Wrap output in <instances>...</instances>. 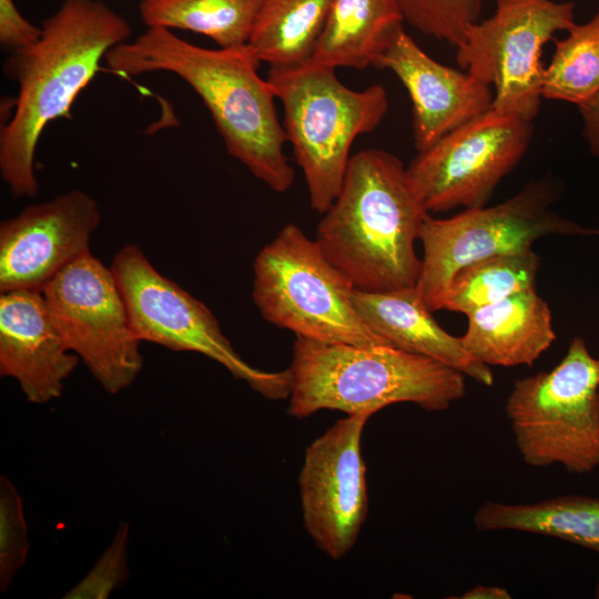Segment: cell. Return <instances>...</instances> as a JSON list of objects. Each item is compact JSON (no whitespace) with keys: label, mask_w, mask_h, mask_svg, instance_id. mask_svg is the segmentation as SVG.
<instances>
[{"label":"cell","mask_w":599,"mask_h":599,"mask_svg":"<svg viewBox=\"0 0 599 599\" xmlns=\"http://www.w3.org/2000/svg\"><path fill=\"white\" fill-rule=\"evenodd\" d=\"M460 342L487 366H531L556 339L551 311L535 287L467 315Z\"/></svg>","instance_id":"ac0fdd59"},{"label":"cell","mask_w":599,"mask_h":599,"mask_svg":"<svg viewBox=\"0 0 599 599\" xmlns=\"http://www.w3.org/2000/svg\"><path fill=\"white\" fill-rule=\"evenodd\" d=\"M370 417L346 415L305 450L298 475L304 527L333 560L355 546L368 512L363 430Z\"/></svg>","instance_id":"4fadbf2b"},{"label":"cell","mask_w":599,"mask_h":599,"mask_svg":"<svg viewBox=\"0 0 599 599\" xmlns=\"http://www.w3.org/2000/svg\"><path fill=\"white\" fill-rule=\"evenodd\" d=\"M479 531L515 530L572 542L599 554V498L566 495L534 504L485 501L474 515Z\"/></svg>","instance_id":"ffe728a7"},{"label":"cell","mask_w":599,"mask_h":599,"mask_svg":"<svg viewBox=\"0 0 599 599\" xmlns=\"http://www.w3.org/2000/svg\"><path fill=\"white\" fill-rule=\"evenodd\" d=\"M573 2L496 0L494 13L468 27L456 62L494 88L493 109L534 121L542 98L544 45L575 26Z\"/></svg>","instance_id":"30bf717a"},{"label":"cell","mask_w":599,"mask_h":599,"mask_svg":"<svg viewBox=\"0 0 599 599\" xmlns=\"http://www.w3.org/2000/svg\"><path fill=\"white\" fill-rule=\"evenodd\" d=\"M578 109L582 120V136L591 154L599 158V94Z\"/></svg>","instance_id":"f1b7e54d"},{"label":"cell","mask_w":599,"mask_h":599,"mask_svg":"<svg viewBox=\"0 0 599 599\" xmlns=\"http://www.w3.org/2000/svg\"><path fill=\"white\" fill-rule=\"evenodd\" d=\"M404 22L423 34L457 47L479 21L481 0H396Z\"/></svg>","instance_id":"d4e9b609"},{"label":"cell","mask_w":599,"mask_h":599,"mask_svg":"<svg viewBox=\"0 0 599 599\" xmlns=\"http://www.w3.org/2000/svg\"><path fill=\"white\" fill-rule=\"evenodd\" d=\"M41 27L28 21L13 0H0V43L11 52L28 48L41 37Z\"/></svg>","instance_id":"83f0119b"},{"label":"cell","mask_w":599,"mask_h":599,"mask_svg":"<svg viewBox=\"0 0 599 599\" xmlns=\"http://www.w3.org/2000/svg\"><path fill=\"white\" fill-rule=\"evenodd\" d=\"M403 23L396 0H332L309 62L334 69L373 67Z\"/></svg>","instance_id":"d6986e66"},{"label":"cell","mask_w":599,"mask_h":599,"mask_svg":"<svg viewBox=\"0 0 599 599\" xmlns=\"http://www.w3.org/2000/svg\"><path fill=\"white\" fill-rule=\"evenodd\" d=\"M262 0H141L148 28L187 30L212 39L220 48L247 43Z\"/></svg>","instance_id":"7402d4cb"},{"label":"cell","mask_w":599,"mask_h":599,"mask_svg":"<svg viewBox=\"0 0 599 599\" xmlns=\"http://www.w3.org/2000/svg\"><path fill=\"white\" fill-rule=\"evenodd\" d=\"M101 212L78 189L28 205L0 223V293L39 291L67 265L90 252Z\"/></svg>","instance_id":"5bb4252c"},{"label":"cell","mask_w":599,"mask_h":599,"mask_svg":"<svg viewBox=\"0 0 599 599\" xmlns=\"http://www.w3.org/2000/svg\"><path fill=\"white\" fill-rule=\"evenodd\" d=\"M0 294V375L13 378L31 403L59 398L80 358L67 346L42 292Z\"/></svg>","instance_id":"2e32d148"},{"label":"cell","mask_w":599,"mask_h":599,"mask_svg":"<svg viewBox=\"0 0 599 599\" xmlns=\"http://www.w3.org/2000/svg\"><path fill=\"white\" fill-rule=\"evenodd\" d=\"M555 41L551 60L542 73V98L578 108L599 94V10L582 24Z\"/></svg>","instance_id":"cb8c5ba5"},{"label":"cell","mask_w":599,"mask_h":599,"mask_svg":"<svg viewBox=\"0 0 599 599\" xmlns=\"http://www.w3.org/2000/svg\"><path fill=\"white\" fill-rule=\"evenodd\" d=\"M595 597L599 599V578H598V581H597L596 588H595Z\"/></svg>","instance_id":"4dcf8cb0"},{"label":"cell","mask_w":599,"mask_h":599,"mask_svg":"<svg viewBox=\"0 0 599 599\" xmlns=\"http://www.w3.org/2000/svg\"><path fill=\"white\" fill-rule=\"evenodd\" d=\"M459 599H510L511 596L506 588L499 586L477 585L461 596Z\"/></svg>","instance_id":"f546056e"},{"label":"cell","mask_w":599,"mask_h":599,"mask_svg":"<svg viewBox=\"0 0 599 599\" xmlns=\"http://www.w3.org/2000/svg\"><path fill=\"white\" fill-rule=\"evenodd\" d=\"M67 346L109 394L128 388L143 367L141 341L110 268L91 251L61 270L42 290Z\"/></svg>","instance_id":"8fae6325"},{"label":"cell","mask_w":599,"mask_h":599,"mask_svg":"<svg viewBox=\"0 0 599 599\" xmlns=\"http://www.w3.org/2000/svg\"><path fill=\"white\" fill-rule=\"evenodd\" d=\"M110 268L123 296L131 327L141 342L175 352L200 353L262 396L288 398L290 369L266 372L248 365L234 351L211 309L162 275L139 246H123Z\"/></svg>","instance_id":"9c48e42d"},{"label":"cell","mask_w":599,"mask_h":599,"mask_svg":"<svg viewBox=\"0 0 599 599\" xmlns=\"http://www.w3.org/2000/svg\"><path fill=\"white\" fill-rule=\"evenodd\" d=\"M540 257L530 248L471 263L451 278L440 309L463 313L496 303L517 292L534 287Z\"/></svg>","instance_id":"603a6c76"},{"label":"cell","mask_w":599,"mask_h":599,"mask_svg":"<svg viewBox=\"0 0 599 599\" xmlns=\"http://www.w3.org/2000/svg\"><path fill=\"white\" fill-rule=\"evenodd\" d=\"M41 30L35 43L11 52L2 65L18 84L14 111L0 130V175L14 197L37 195L34 156L44 128L70 119L100 61L132 34L128 20L101 0H64Z\"/></svg>","instance_id":"7a4b0ae2"},{"label":"cell","mask_w":599,"mask_h":599,"mask_svg":"<svg viewBox=\"0 0 599 599\" xmlns=\"http://www.w3.org/2000/svg\"><path fill=\"white\" fill-rule=\"evenodd\" d=\"M353 303L363 322L392 345L439 361L484 386H493L490 367L473 357L459 337L436 322L415 286L377 293L354 290Z\"/></svg>","instance_id":"e0dca14e"},{"label":"cell","mask_w":599,"mask_h":599,"mask_svg":"<svg viewBox=\"0 0 599 599\" xmlns=\"http://www.w3.org/2000/svg\"><path fill=\"white\" fill-rule=\"evenodd\" d=\"M29 549L21 498L6 477L0 489V586L6 590L23 566Z\"/></svg>","instance_id":"484cf974"},{"label":"cell","mask_w":599,"mask_h":599,"mask_svg":"<svg viewBox=\"0 0 599 599\" xmlns=\"http://www.w3.org/2000/svg\"><path fill=\"white\" fill-rule=\"evenodd\" d=\"M104 59L120 75L164 71L184 80L210 111L227 153L271 190L291 189L295 174L284 153L287 138L276 97L267 79L258 75L261 61L247 43L206 49L170 29L148 28L112 48Z\"/></svg>","instance_id":"6da1fadb"},{"label":"cell","mask_w":599,"mask_h":599,"mask_svg":"<svg viewBox=\"0 0 599 599\" xmlns=\"http://www.w3.org/2000/svg\"><path fill=\"white\" fill-rule=\"evenodd\" d=\"M288 414L322 409L366 415L397 403L443 412L466 394L461 372L390 344L357 346L296 336L290 366Z\"/></svg>","instance_id":"277c9868"},{"label":"cell","mask_w":599,"mask_h":599,"mask_svg":"<svg viewBox=\"0 0 599 599\" xmlns=\"http://www.w3.org/2000/svg\"><path fill=\"white\" fill-rule=\"evenodd\" d=\"M532 136V121L491 108L417 152L407 177L428 213L484 206Z\"/></svg>","instance_id":"7c38bea8"},{"label":"cell","mask_w":599,"mask_h":599,"mask_svg":"<svg viewBox=\"0 0 599 599\" xmlns=\"http://www.w3.org/2000/svg\"><path fill=\"white\" fill-rule=\"evenodd\" d=\"M332 0H262L247 44L273 68L311 60Z\"/></svg>","instance_id":"44dd1931"},{"label":"cell","mask_w":599,"mask_h":599,"mask_svg":"<svg viewBox=\"0 0 599 599\" xmlns=\"http://www.w3.org/2000/svg\"><path fill=\"white\" fill-rule=\"evenodd\" d=\"M505 413L527 465L573 474L599 466V359L582 338L551 370L515 380Z\"/></svg>","instance_id":"52a82bcc"},{"label":"cell","mask_w":599,"mask_h":599,"mask_svg":"<svg viewBox=\"0 0 599 599\" xmlns=\"http://www.w3.org/2000/svg\"><path fill=\"white\" fill-rule=\"evenodd\" d=\"M374 68L390 70L413 105V139L417 152L493 108V88L466 71L428 55L399 26Z\"/></svg>","instance_id":"9a60e30c"},{"label":"cell","mask_w":599,"mask_h":599,"mask_svg":"<svg viewBox=\"0 0 599 599\" xmlns=\"http://www.w3.org/2000/svg\"><path fill=\"white\" fill-rule=\"evenodd\" d=\"M253 273V302L266 322L325 343L390 344L363 322L353 284L297 225L286 224L258 252Z\"/></svg>","instance_id":"8992f818"},{"label":"cell","mask_w":599,"mask_h":599,"mask_svg":"<svg viewBox=\"0 0 599 599\" xmlns=\"http://www.w3.org/2000/svg\"><path fill=\"white\" fill-rule=\"evenodd\" d=\"M128 524H122L119 531L99 561L83 580L72 588L64 598L83 599L106 598L128 578L126 545Z\"/></svg>","instance_id":"4316f807"},{"label":"cell","mask_w":599,"mask_h":599,"mask_svg":"<svg viewBox=\"0 0 599 599\" xmlns=\"http://www.w3.org/2000/svg\"><path fill=\"white\" fill-rule=\"evenodd\" d=\"M556 197L555 184L544 177L497 205L469 207L449 219L427 214L419 231L424 255L415 287L428 308L440 309L451 278L471 263L530 250L548 235L599 234L552 210Z\"/></svg>","instance_id":"ba28073f"},{"label":"cell","mask_w":599,"mask_h":599,"mask_svg":"<svg viewBox=\"0 0 599 599\" xmlns=\"http://www.w3.org/2000/svg\"><path fill=\"white\" fill-rule=\"evenodd\" d=\"M267 81L283 104V126L304 173L311 206L323 214L341 190L354 141L374 131L386 115L387 92L380 84L352 90L334 68L309 61L271 67Z\"/></svg>","instance_id":"5b68a950"},{"label":"cell","mask_w":599,"mask_h":599,"mask_svg":"<svg viewBox=\"0 0 599 599\" xmlns=\"http://www.w3.org/2000/svg\"><path fill=\"white\" fill-rule=\"evenodd\" d=\"M427 214L403 162L385 150L366 149L351 156L314 240L355 290L414 287L422 267L415 243Z\"/></svg>","instance_id":"3957f363"}]
</instances>
